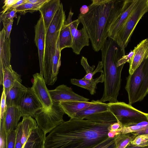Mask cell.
Masks as SVG:
<instances>
[{
  "label": "cell",
  "instance_id": "31",
  "mask_svg": "<svg viewBox=\"0 0 148 148\" xmlns=\"http://www.w3.org/2000/svg\"><path fill=\"white\" fill-rule=\"evenodd\" d=\"M7 137L4 118L0 119V148H7Z\"/></svg>",
  "mask_w": 148,
  "mask_h": 148
},
{
  "label": "cell",
  "instance_id": "43",
  "mask_svg": "<svg viewBox=\"0 0 148 148\" xmlns=\"http://www.w3.org/2000/svg\"><path fill=\"white\" fill-rule=\"evenodd\" d=\"M121 125L118 122L112 123L110 126V130L117 131L121 128Z\"/></svg>",
  "mask_w": 148,
  "mask_h": 148
},
{
  "label": "cell",
  "instance_id": "44",
  "mask_svg": "<svg viewBox=\"0 0 148 148\" xmlns=\"http://www.w3.org/2000/svg\"><path fill=\"white\" fill-rule=\"evenodd\" d=\"M131 133L135 137L140 135L148 134V124L147 125V127L145 129L137 132Z\"/></svg>",
  "mask_w": 148,
  "mask_h": 148
},
{
  "label": "cell",
  "instance_id": "46",
  "mask_svg": "<svg viewBox=\"0 0 148 148\" xmlns=\"http://www.w3.org/2000/svg\"><path fill=\"white\" fill-rule=\"evenodd\" d=\"M88 6L86 5H84L82 6L80 9V13L82 14H85L88 12Z\"/></svg>",
  "mask_w": 148,
  "mask_h": 148
},
{
  "label": "cell",
  "instance_id": "15",
  "mask_svg": "<svg viewBox=\"0 0 148 148\" xmlns=\"http://www.w3.org/2000/svg\"><path fill=\"white\" fill-rule=\"evenodd\" d=\"M0 74L7 67L11 66L10 59V38L5 37V33L3 28L0 32Z\"/></svg>",
  "mask_w": 148,
  "mask_h": 148
},
{
  "label": "cell",
  "instance_id": "18",
  "mask_svg": "<svg viewBox=\"0 0 148 148\" xmlns=\"http://www.w3.org/2000/svg\"><path fill=\"white\" fill-rule=\"evenodd\" d=\"M16 81L21 83V76L12 69V66L3 70L0 74V84L3 86L5 95Z\"/></svg>",
  "mask_w": 148,
  "mask_h": 148
},
{
  "label": "cell",
  "instance_id": "39",
  "mask_svg": "<svg viewBox=\"0 0 148 148\" xmlns=\"http://www.w3.org/2000/svg\"><path fill=\"white\" fill-rule=\"evenodd\" d=\"M17 11L15 9L9 10L0 16V22L1 23L4 19L14 20V18H17Z\"/></svg>",
  "mask_w": 148,
  "mask_h": 148
},
{
  "label": "cell",
  "instance_id": "40",
  "mask_svg": "<svg viewBox=\"0 0 148 148\" xmlns=\"http://www.w3.org/2000/svg\"><path fill=\"white\" fill-rule=\"evenodd\" d=\"M18 0H5L3 2L4 5L2 7L3 9L0 12L1 14L5 13L13 5L16 3Z\"/></svg>",
  "mask_w": 148,
  "mask_h": 148
},
{
  "label": "cell",
  "instance_id": "28",
  "mask_svg": "<svg viewBox=\"0 0 148 148\" xmlns=\"http://www.w3.org/2000/svg\"><path fill=\"white\" fill-rule=\"evenodd\" d=\"M135 137L132 133L118 134L115 137V148H125Z\"/></svg>",
  "mask_w": 148,
  "mask_h": 148
},
{
  "label": "cell",
  "instance_id": "14",
  "mask_svg": "<svg viewBox=\"0 0 148 148\" xmlns=\"http://www.w3.org/2000/svg\"><path fill=\"white\" fill-rule=\"evenodd\" d=\"M133 54L129 62V74L133 73L148 56V38L141 41L133 50Z\"/></svg>",
  "mask_w": 148,
  "mask_h": 148
},
{
  "label": "cell",
  "instance_id": "5",
  "mask_svg": "<svg viewBox=\"0 0 148 148\" xmlns=\"http://www.w3.org/2000/svg\"><path fill=\"white\" fill-rule=\"evenodd\" d=\"M131 105L142 101L148 94V56L127 79L125 87Z\"/></svg>",
  "mask_w": 148,
  "mask_h": 148
},
{
  "label": "cell",
  "instance_id": "3",
  "mask_svg": "<svg viewBox=\"0 0 148 148\" xmlns=\"http://www.w3.org/2000/svg\"><path fill=\"white\" fill-rule=\"evenodd\" d=\"M108 38L101 49L104 89L102 97L99 100L114 103L118 101L121 72L125 64L119 66L118 62L125 54L114 40Z\"/></svg>",
  "mask_w": 148,
  "mask_h": 148
},
{
  "label": "cell",
  "instance_id": "34",
  "mask_svg": "<svg viewBox=\"0 0 148 148\" xmlns=\"http://www.w3.org/2000/svg\"><path fill=\"white\" fill-rule=\"evenodd\" d=\"M80 62L81 64L86 73V74L83 78L88 79L90 76L94 71L95 66L93 65L90 66L88 62L87 58L84 56H82Z\"/></svg>",
  "mask_w": 148,
  "mask_h": 148
},
{
  "label": "cell",
  "instance_id": "7",
  "mask_svg": "<svg viewBox=\"0 0 148 148\" xmlns=\"http://www.w3.org/2000/svg\"><path fill=\"white\" fill-rule=\"evenodd\" d=\"M109 110L121 125L130 126L143 122H148V114L141 111L125 102L109 103Z\"/></svg>",
  "mask_w": 148,
  "mask_h": 148
},
{
  "label": "cell",
  "instance_id": "13",
  "mask_svg": "<svg viewBox=\"0 0 148 148\" xmlns=\"http://www.w3.org/2000/svg\"><path fill=\"white\" fill-rule=\"evenodd\" d=\"M34 42L37 48L39 62L40 73L43 75V63L45 48L46 31L42 16L40 15L35 27Z\"/></svg>",
  "mask_w": 148,
  "mask_h": 148
},
{
  "label": "cell",
  "instance_id": "38",
  "mask_svg": "<svg viewBox=\"0 0 148 148\" xmlns=\"http://www.w3.org/2000/svg\"><path fill=\"white\" fill-rule=\"evenodd\" d=\"M14 20L4 19L2 20L3 27L5 33V37L7 38H10V34L12 29Z\"/></svg>",
  "mask_w": 148,
  "mask_h": 148
},
{
  "label": "cell",
  "instance_id": "1",
  "mask_svg": "<svg viewBox=\"0 0 148 148\" xmlns=\"http://www.w3.org/2000/svg\"><path fill=\"white\" fill-rule=\"evenodd\" d=\"M112 123L70 119L64 121L46 137L45 148H92L109 138Z\"/></svg>",
  "mask_w": 148,
  "mask_h": 148
},
{
  "label": "cell",
  "instance_id": "30",
  "mask_svg": "<svg viewBox=\"0 0 148 148\" xmlns=\"http://www.w3.org/2000/svg\"><path fill=\"white\" fill-rule=\"evenodd\" d=\"M61 51L58 39L57 43L55 54L53 59L54 73L55 77L57 78L61 65Z\"/></svg>",
  "mask_w": 148,
  "mask_h": 148
},
{
  "label": "cell",
  "instance_id": "6",
  "mask_svg": "<svg viewBox=\"0 0 148 148\" xmlns=\"http://www.w3.org/2000/svg\"><path fill=\"white\" fill-rule=\"evenodd\" d=\"M148 12V0H138L125 22L113 39L125 52L130 38L138 23Z\"/></svg>",
  "mask_w": 148,
  "mask_h": 148
},
{
  "label": "cell",
  "instance_id": "29",
  "mask_svg": "<svg viewBox=\"0 0 148 148\" xmlns=\"http://www.w3.org/2000/svg\"><path fill=\"white\" fill-rule=\"evenodd\" d=\"M45 2L38 3H25L18 6L15 10L17 12L23 14L28 12H32L39 11L42 5Z\"/></svg>",
  "mask_w": 148,
  "mask_h": 148
},
{
  "label": "cell",
  "instance_id": "21",
  "mask_svg": "<svg viewBox=\"0 0 148 148\" xmlns=\"http://www.w3.org/2000/svg\"><path fill=\"white\" fill-rule=\"evenodd\" d=\"M46 135L37 126L32 131L22 148H45Z\"/></svg>",
  "mask_w": 148,
  "mask_h": 148
},
{
  "label": "cell",
  "instance_id": "45",
  "mask_svg": "<svg viewBox=\"0 0 148 148\" xmlns=\"http://www.w3.org/2000/svg\"><path fill=\"white\" fill-rule=\"evenodd\" d=\"M27 1V0H18V2L11 6L9 10L15 9L18 6L26 3Z\"/></svg>",
  "mask_w": 148,
  "mask_h": 148
},
{
  "label": "cell",
  "instance_id": "11",
  "mask_svg": "<svg viewBox=\"0 0 148 148\" xmlns=\"http://www.w3.org/2000/svg\"><path fill=\"white\" fill-rule=\"evenodd\" d=\"M33 76L34 80L31 88L43 108L48 109L52 106L53 101L43 75L40 73H36Z\"/></svg>",
  "mask_w": 148,
  "mask_h": 148
},
{
  "label": "cell",
  "instance_id": "48",
  "mask_svg": "<svg viewBox=\"0 0 148 148\" xmlns=\"http://www.w3.org/2000/svg\"><path fill=\"white\" fill-rule=\"evenodd\" d=\"M125 148H148V146L146 147H141L132 145L130 143Z\"/></svg>",
  "mask_w": 148,
  "mask_h": 148
},
{
  "label": "cell",
  "instance_id": "10",
  "mask_svg": "<svg viewBox=\"0 0 148 148\" xmlns=\"http://www.w3.org/2000/svg\"><path fill=\"white\" fill-rule=\"evenodd\" d=\"M17 106L22 116H29L34 118L36 112L43 108L31 88H27L22 93Z\"/></svg>",
  "mask_w": 148,
  "mask_h": 148
},
{
  "label": "cell",
  "instance_id": "32",
  "mask_svg": "<svg viewBox=\"0 0 148 148\" xmlns=\"http://www.w3.org/2000/svg\"><path fill=\"white\" fill-rule=\"evenodd\" d=\"M130 143L132 145L141 147L148 146V134L136 136Z\"/></svg>",
  "mask_w": 148,
  "mask_h": 148
},
{
  "label": "cell",
  "instance_id": "23",
  "mask_svg": "<svg viewBox=\"0 0 148 148\" xmlns=\"http://www.w3.org/2000/svg\"><path fill=\"white\" fill-rule=\"evenodd\" d=\"M21 83L18 81H16L6 95L7 107L17 106L22 94L27 88Z\"/></svg>",
  "mask_w": 148,
  "mask_h": 148
},
{
  "label": "cell",
  "instance_id": "8",
  "mask_svg": "<svg viewBox=\"0 0 148 148\" xmlns=\"http://www.w3.org/2000/svg\"><path fill=\"white\" fill-rule=\"evenodd\" d=\"M53 101L50 108H42L34 117L37 126L46 135L64 121L63 116L65 112L60 103Z\"/></svg>",
  "mask_w": 148,
  "mask_h": 148
},
{
  "label": "cell",
  "instance_id": "17",
  "mask_svg": "<svg viewBox=\"0 0 148 148\" xmlns=\"http://www.w3.org/2000/svg\"><path fill=\"white\" fill-rule=\"evenodd\" d=\"M61 3L60 0H47L41 6L39 11L43 17L46 31L59 8Z\"/></svg>",
  "mask_w": 148,
  "mask_h": 148
},
{
  "label": "cell",
  "instance_id": "26",
  "mask_svg": "<svg viewBox=\"0 0 148 148\" xmlns=\"http://www.w3.org/2000/svg\"><path fill=\"white\" fill-rule=\"evenodd\" d=\"M59 43L60 50L66 48H71L73 39L69 25L66 20L60 32Z\"/></svg>",
  "mask_w": 148,
  "mask_h": 148
},
{
  "label": "cell",
  "instance_id": "37",
  "mask_svg": "<svg viewBox=\"0 0 148 148\" xmlns=\"http://www.w3.org/2000/svg\"><path fill=\"white\" fill-rule=\"evenodd\" d=\"M7 134V148H15L16 139L15 129Z\"/></svg>",
  "mask_w": 148,
  "mask_h": 148
},
{
  "label": "cell",
  "instance_id": "20",
  "mask_svg": "<svg viewBox=\"0 0 148 148\" xmlns=\"http://www.w3.org/2000/svg\"><path fill=\"white\" fill-rule=\"evenodd\" d=\"M21 116V114L17 106L6 107L5 125L7 134L16 129Z\"/></svg>",
  "mask_w": 148,
  "mask_h": 148
},
{
  "label": "cell",
  "instance_id": "24",
  "mask_svg": "<svg viewBox=\"0 0 148 148\" xmlns=\"http://www.w3.org/2000/svg\"><path fill=\"white\" fill-rule=\"evenodd\" d=\"M71 84L87 90L90 94L93 95L96 92L97 84L103 82V75L101 73L100 75L95 79L89 80L83 78L80 79L75 78L70 80Z\"/></svg>",
  "mask_w": 148,
  "mask_h": 148
},
{
  "label": "cell",
  "instance_id": "41",
  "mask_svg": "<svg viewBox=\"0 0 148 148\" xmlns=\"http://www.w3.org/2000/svg\"><path fill=\"white\" fill-rule=\"evenodd\" d=\"M133 54V51H131L127 55H125L123 56L119 60L118 63L119 66H120L123 64H125L126 62H130L132 57Z\"/></svg>",
  "mask_w": 148,
  "mask_h": 148
},
{
  "label": "cell",
  "instance_id": "16",
  "mask_svg": "<svg viewBox=\"0 0 148 148\" xmlns=\"http://www.w3.org/2000/svg\"><path fill=\"white\" fill-rule=\"evenodd\" d=\"M138 0H126L123 10L111 25L109 29L108 37L113 39L124 23L131 10Z\"/></svg>",
  "mask_w": 148,
  "mask_h": 148
},
{
  "label": "cell",
  "instance_id": "22",
  "mask_svg": "<svg viewBox=\"0 0 148 148\" xmlns=\"http://www.w3.org/2000/svg\"><path fill=\"white\" fill-rule=\"evenodd\" d=\"M93 102L92 100L90 102L67 101L60 102V103L65 113L71 118L75 114L90 106Z\"/></svg>",
  "mask_w": 148,
  "mask_h": 148
},
{
  "label": "cell",
  "instance_id": "4",
  "mask_svg": "<svg viewBox=\"0 0 148 148\" xmlns=\"http://www.w3.org/2000/svg\"><path fill=\"white\" fill-rule=\"evenodd\" d=\"M63 5L61 3L50 26L46 31L43 63V76L46 84L53 85L57 80L54 75L53 59L60 30L66 20Z\"/></svg>",
  "mask_w": 148,
  "mask_h": 148
},
{
  "label": "cell",
  "instance_id": "42",
  "mask_svg": "<svg viewBox=\"0 0 148 148\" xmlns=\"http://www.w3.org/2000/svg\"><path fill=\"white\" fill-rule=\"evenodd\" d=\"M103 67V65L102 62L101 61H99L96 69L90 76L88 80H90L93 79V76L95 74L98 72H101V73H103V70L102 69Z\"/></svg>",
  "mask_w": 148,
  "mask_h": 148
},
{
  "label": "cell",
  "instance_id": "2",
  "mask_svg": "<svg viewBox=\"0 0 148 148\" xmlns=\"http://www.w3.org/2000/svg\"><path fill=\"white\" fill-rule=\"evenodd\" d=\"M126 0H93L86 14L78 16L95 51L101 50L112 24L122 12Z\"/></svg>",
  "mask_w": 148,
  "mask_h": 148
},
{
  "label": "cell",
  "instance_id": "9",
  "mask_svg": "<svg viewBox=\"0 0 148 148\" xmlns=\"http://www.w3.org/2000/svg\"><path fill=\"white\" fill-rule=\"evenodd\" d=\"M73 14V12L70 9L66 21L69 25L72 37L73 45L71 48L75 54L79 55L84 47L89 45V38L84 28L78 29V26L80 22L78 19L72 21Z\"/></svg>",
  "mask_w": 148,
  "mask_h": 148
},
{
  "label": "cell",
  "instance_id": "35",
  "mask_svg": "<svg viewBox=\"0 0 148 148\" xmlns=\"http://www.w3.org/2000/svg\"><path fill=\"white\" fill-rule=\"evenodd\" d=\"M15 130L16 131V139L15 148H22L23 146L21 142L22 131L21 122L18 123Z\"/></svg>",
  "mask_w": 148,
  "mask_h": 148
},
{
  "label": "cell",
  "instance_id": "12",
  "mask_svg": "<svg viewBox=\"0 0 148 148\" xmlns=\"http://www.w3.org/2000/svg\"><path fill=\"white\" fill-rule=\"evenodd\" d=\"M52 101L60 103L70 101H89V99L75 93L71 88L64 84L49 90Z\"/></svg>",
  "mask_w": 148,
  "mask_h": 148
},
{
  "label": "cell",
  "instance_id": "19",
  "mask_svg": "<svg viewBox=\"0 0 148 148\" xmlns=\"http://www.w3.org/2000/svg\"><path fill=\"white\" fill-rule=\"evenodd\" d=\"M93 101L90 106L75 114L71 119H84L92 114L109 110L108 103H104L99 100H93Z\"/></svg>",
  "mask_w": 148,
  "mask_h": 148
},
{
  "label": "cell",
  "instance_id": "27",
  "mask_svg": "<svg viewBox=\"0 0 148 148\" xmlns=\"http://www.w3.org/2000/svg\"><path fill=\"white\" fill-rule=\"evenodd\" d=\"M85 119L94 122L102 123H112L117 122L115 116L109 110L92 114Z\"/></svg>",
  "mask_w": 148,
  "mask_h": 148
},
{
  "label": "cell",
  "instance_id": "33",
  "mask_svg": "<svg viewBox=\"0 0 148 148\" xmlns=\"http://www.w3.org/2000/svg\"><path fill=\"white\" fill-rule=\"evenodd\" d=\"M147 125L145 126L134 125L130 126H125L121 125L119 130L120 134H123L135 132L145 129L147 127Z\"/></svg>",
  "mask_w": 148,
  "mask_h": 148
},
{
  "label": "cell",
  "instance_id": "47",
  "mask_svg": "<svg viewBox=\"0 0 148 148\" xmlns=\"http://www.w3.org/2000/svg\"><path fill=\"white\" fill-rule=\"evenodd\" d=\"M47 0H27L26 3H38L45 2L47 1Z\"/></svg>",
  "mask_w": 148,
  "mask_h": 148
},
{
  "label": "cell",
  "instance_id": "36",
  "mask_svg": "<svg viewBox=\"0 0 148 148\" xmlns=\"http://www.w3.org/2000/svg\"><path fill=\"white\" fill-rule=\"evenodd\" d=\"M115 138V137L112 138H109L92 148H115L116 145Z\"/></svg>",
  "mask_w": 148,
  "mask_h": 148
},
{
  "label": "cell",
  "instance_id": "25",
  "mask_svg": "<svg viewBox=\"0 0 148 148\" xmlns=\"http://www.w3.org/2000/svg\"><path fill=\"white\" fill-rule=\"evenodd\" d=\"M21 123L22 131L21 142L23 146L32 131L37 127V124L36 121L32 117L29 116H23Z\"/></svg>",
  "mask_w": 148,
  "mask_h": 148
}]
</instances>
